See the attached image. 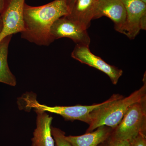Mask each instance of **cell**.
I'll list each match as a JSON object with an SVG mask.
<instances>
[{
  "label": "cell",
  "mask_w": 146,
  "mask_h": 146,
  "mask_svg": "<svg viewBox=\"0 0 146 146\" xmlns=\"http://www.w3.org/2000/svg\"><path fill=\"white\" fill-rule=\"evenodd\" d=\"M96 1H98V0H96Z\"/></svg>",
  "instance_id": "23"
},
{
  "label": "cell",
  "mask_w": 146,
  "mask_h": 146,
  "mask_svg": "<svg viewBox=\"0 0 146 146\" xmlns=\"http://www.w3.org/2000/svg\"><path fill=\"white\" fill-rule=\"evenodd\" d=\"M76 1V0H67V5L70 9V11L72 8L73 5L74 4Z\"/></svg>",
  "instance_id": "18"
},
{
  "label": "cell",
  "mask_w": 146,
  "mask_h": 146,
  "mask_svg": "<svg viewBox=\"0 0 146 146\" xmlns=\"http://www.w3.org/2000/svg\"><path fill=\"white\" fill-rule=\"evenodd\" d=\"M12 36H7L0 42V82L14 86L17 81L9 69L7 61L9 46Z\"/></svg>",
  "instance_id": "13"
},
{
  "label": "cell",
  "mask_w": 146,
  "mask_h": 146,
  "mask_svg": "<svg viewBox=\"0 0 146 146\" xmlns=\"http://www.w3.org/2000/svg\"><path fill=\"white\" fill-rule=\"evenodd\" d=\"M125 7L126 18L121 33L135 39L141 30V18L146 14V3L141 0H121Z\"/></svg>",
  "instance_id": "8"
},
{
  "label": "cell",
  "mask_w": 146,
  "mask_h": 146,
  "mask_svg": "<svg viewBox=\"0 0 146 146\" xmlns=\"http://www.w3.org/2000/svg\"><path fill=\"white\" fill-rule=\"evenodd\" d=\"M36 128L31 139V146H55L51 131L53 118L46 112L35 110Z\"/></svg>",
  "instance_id": "10"
},
{
  "label": "cell",
  "mask_w": 146,
  "mask_h": 146,
  "mask_svg": "<svg viewBox=\"0 0 146 146\" xmlns=\"http://www.w3.org/2000/svg\"><path fill=\"white\" fill-rule=\"evenodd\" d=\"M70 10L67 0H54L40 6L25 3L23 9L24 31L21 37L39 46H48L53 42L50 29L58 18L67 16Z\"/></svg>",
  "instance_id": "1"
},
{
  "label": "cell",
  "mask_w": 146,
  "mask_h": 146,
  "mask_svg": "<svg viewBox=\"0 0 146 146\" xmlns=\"http://www.w3.org/2000/svg\"><path fill=\"white\" fill-rule=\"evenodd\" d=\"M140 27L141 29L145 30L146 29V14L144 15L141 19Z\"/></svg>",
  "instance_id": "17"
},
{
  "label": "cell",
  "mask_w": 146,
  "mask_h": 146,
  "mask_svg": "<svg viewBox=\"0 0 146 146\" xmlns=\"http://www.w3.org/2000/svg\"><path fill=\"white\" fill-rule=\"evenodd\" d=\"M146 131V98L131 106L120 123L114 129L115 138L131 142Z\"/></svg>",
  "instance_id": "4"
},
{
  "label": "cell",
  "mask_w": 146,
  "mask_h": 146,
  "mask_svg": "<svg viewBox=\"0 0 146 146\" xmlns=\"http://www.w3.org/2000/svg\"><path fill=\"white\" fill-rule=\"evenodd\" d=\"M130 146H146V133H139L131 141Z\"/></svg>",
  "instance_id": "16"
},
{
  "label": "cell",
  "mask_w": 146,
  "mask_h": 146,
  "mask_svg": "<svg viewBox=\"0 0 146 146\" xmlns=\"http://www.w3.org/2000/svg\"><path fill=\"white\" fill-rule=\"evenodd\" d=\"M51 131L55 146H72L66 140L65 133L63 131L57 128L51 127Z\"/></svg>",
  "instance_id": "14"
},
{
  "label": "cell",
  "mask_w": 146,
  "mask_h": 146,
  "mask_svg": "<svg viewBox=\"0 0 146 146\" xmlns=\"http://www.w3.org/2000/svg\"><path fill=\"white\" fill-rule=\"evenodd\" d=\"M71 56L80 63L96 68L106 74L115 85L117 84L120 77L122 75V70L106 63L101 58L92 53L88 46L76 45Z\"/></svg>",
  "instance_id": "7"
},
{
  "label": "cell",
  "mask_w": 146,
  "mask_h": 146,
  "mask_svg": "<svg viewBox=\"0 0 146 146\" xmlns=\"http://www.w3.org/2000/svg\"><path fill=\"white\" fill-rule=\"evenodd\" d=\"M98 146H109V145H108V142L107 140L105 142H104V143H101L100 144V145H99Z\"/></svg>",
  "instance_id": "21"
},
{
  "label": "cell",
  "mask_w": 146,
  "mask_h": 146,
  "mask_svg": "<svg viewBox=\"0 0 146 146\" xmlns=\"http://www.w3.org/2000/svg\"><path fill=\"white\" fill-rule=\"evenodd\" d=\"M50 34L53 40L67 37L76 44L89 46L91 39L87 31L66 16L58 18L52 24Z\"/></svg>",
  "instance_id": "6"
},
{
  "label": "cell",
  "mask_w": 146,
  "mask_h": 146,
  "mask_svg": "<svg viewBox=\"0 0 146 146\" xmlns=\"http://www.w3.org/2000/svg\"><path fill=\"white\" fill-rule=\"evenodd\" d=\"M3 22L2 21L1 18L0 16V35L1 34L3 29Z\"/></svg>",
  "instance_id": "20"
},
{
  "label": "cell",
  "mask_w": 146,
  "mask_h": 146,
  "mask_svg": "<svg viewBox=\"0 0 146 146\" xmlns=\"http://www.w3.org/2000/svg\"><path fill=\"white\" fill-rule=\"evenodd\" d=\"M25 4V0H5L4 8L0 14L3 25L0 42L7 36L24 31Z\"/></svg>",
  "instance_id": "5"
},
{
  "label": "cell",
  "mask_w": 146,
  "mask_h": 146,
  "mask_svg": "<svg viewBox=\"0 0 146 146\" xmlns=\"http://www.w3.org/2000/svg\"><path fill=\"white\" fill-rule=\"evenodd\" d=\"M19 107L28 110L32 109L39 110L45 112H51L62 116L67 121L78 120L89 124L90 113L94 110L104 104L105 101L91 105H77L74 106H55L51 107L39 103L33 94H25L20 98Z\"/></svg>",
  "instance_id": "3"
},
{
  "label": "cell",
  "mask_w": 146,
  "mask_h": 146,
  "mask_svg": "<svg viewBox=\"0 0 146 146\" xmlns=\"http://www.w3.org/2000/svg\"><path fill=\"white\" fill-rule=\"evenodd\" d=\"M144 84L128 96L124 97L119 94H113L100 107L90 113V122L86 133L95 130L102 125L115 129L120 123L131 106L146 98V74Z\"/></svg>",
  "instance_id": "2"
},
{
  "label": "cell",
  "mask_w": 146,
  "mask_h": 146,
  "mask_svg": "<svg viewBox=\"0 0 146 146\" xmlns=\"http://www.w3.org/2000/svg\"><path fill=\"white\" fill-rule=\"evenodd\" d=\"M102 16L111 19L115 24V30L121 33L126 18L125 7L121 0L97 1L94 19Z\"/></svg>",
  "instance_id": "9"
},
{
  "label": "cell",
  "mask_w": 146,
  "mask_h": 146,
  "mask_svg": "<svg viewBox=\"0 0 146 146\" xmlns=\"http://www.w3.org/2000/svg\"><path fill=\"white\" fill-rule=\"evenodd\" d=\"M96 0H76L67 18L87 30L94 20Z\"/></svg>",
  "instance_id": "11"
},
{
  "label": "cell",
  "mask_w": 146,
  "mask_h": 146,
  "mask_svg": "<svg viewBox=\"0 0 146 146\" xmlns=\"http://www.w3.org/2000/svg\"><path fill=\"white\" fill-rule=\"evenodd\" d=\"M5 3V0H0V14L2 13L4 8Z\"/></svg>",
  "instance_id": "19"
},
{
  "label": "cell",
  "mask_w": 146,
  "mask_h": 146,
  "mask_svg": "<svg viewBox=\"0 0 146 146\" xmlns=\"http://www.w3.org/2000/svg\"><path fill=\"white\" fill-rule=\"evenodd\" d=\"M144 3H146V0H141Z\"/></svg>",
  "instance_id": "22"
},
{
  "label": "cell",
  "mask_w": 146,
  "mask_h": 146,
  "mask_svg": "<svg viewBox=\"0 0 146 146\" xmlns=\"http://www.w3.org/2000/svg\"><path fill=\"white\" fill-rule=\"evenodd\" d=\"M95 130L80 136H65V138L72 146H98L107 141L114 129L102 125Z\"/></svg>",
  "instance_id": "12"
},
{
  "label": "cell",
  "mask_w": 146,
  "mask_h": 146,
  "mask_svg": "<svg viewBox=\"0 0 146 146\" xmlns=\"http://www.w3.org/2000/svg\"><path fill=\"white\" fill-rule=\"evenodd\" d=\"M109 146H130V142L115 138L112 135L107 140Z\"/></svg>",
  "instance_id": "15"
}]
</instances>
